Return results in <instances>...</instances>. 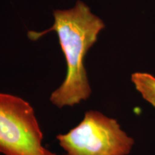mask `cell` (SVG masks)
Masks as SVG:
<instances>
[{"label": "cell", "instance_id": "1", "mask_svg": "<svg viewBox=\"0 0 155 155\" xmlns=\"http://www.w3.org/2000/svg\"><path fill=\"white\" fill-rule=\"evenodd\" d=\"M53 17L51 28L40 32L29 31L28 35L35 41L52 31L58 35L66 61L67 73L62 84L50 95V101L61 108L78 105L91 94L84 61L105 25L101 19L93 14L86 4L79 0L73 8L55 10Z\"/></svg>", "mask_w": 155, "mask_h": 155}, {"label": "cell", "instance_id": "2", "mask_svg": "<svg viewBox=\"0 0 155 155\" xmlns=\"http://www.w3.org/2000/svg\"><path fill=\"white\" fill-rule=\"evenodd\" d=\"M56 139L66 155H128L134 144L116 119L95 110Z\"/></svg>", "mask_w": 155, "mask_h": 155}, {"label": "cell", "instance_id": "3", "mask_svg": "<svg viewBox=\"0 0 155 155\" xmlns=\"http://www.w3.org/2000/svg\"><path fill=\"white\" fill-rule=\"evenodd\" d=\"M35 111L20 97L0 93V154L57 155L42 144Z\"/></svg>", "mask_w": 155, "mask_h": 155}, {"label": "cell", "instance_id": "4", "mask_svg": "<svg viewBox=\"0 0 155 155\" xmlns=\"http://www.w3.org/2000/svg\"><path fill=\"white\" fill-rule=\"evenodd\" d=\"M131 81L143 98L155 108V77L137 72L131 75Z\"/></svg>", "mask_w": 155, "mask_h": 155}]
</instances>
